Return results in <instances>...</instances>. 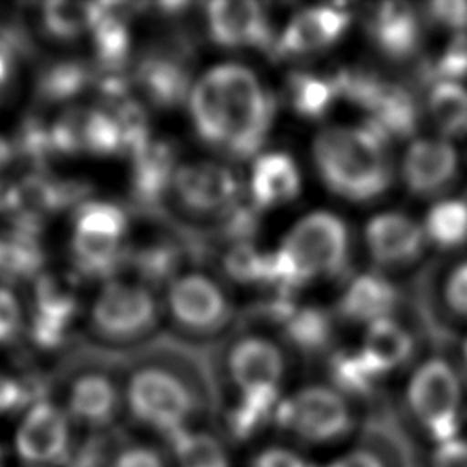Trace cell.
<instances>
[{"label":"cell","instance_id":"6da1fadb","mask_svg":"<svg viewBox=\"0 0 467 467\" xmlns=\"http://www.w3.org/2000/svg\"><path fill=\"white\" fill-rule=\"evenodd\" d=\"M385 139L370 122L321 130L314 139L312 153L328 190L358 202L379 197L390 182Z\"/></svg>","mask_w":467,"mask_h":467},{"label":"cell","instance_id":"7a4b0ae2","mask_svg":"<svg viewBox=\"0 0 467 467\" xmlns=\"http://www.w3.org/2000/svg\"><path fill=\"white\" fill-rule=\"evenodd\" d=\"M206 73L221 102L226 131L223 150L237 161L255 157L268 137L275 115L274 95L261 84L257 75L243 64L228 62Z\"/></svg>","mask_w":467,"mask_h":467},{"label":"cell","instance_id":"3957f363","mask_svg":"<svg viewBox=\"0 0 467 467\" xmlns=\"http://www.w3.org/2000/svg\"><path fill=\"white\" fill-rule=\"evenodd\" d=\"M130 418L164 441L193 427L197 396L173 368L159 363L139 367L122 390Z\"/></svg>","mask_w":467,"mask_h":467},{"label":"cell","instance_id":"277c9868","mask_svg":"<svg viewBox=\"0 0 467 467\" xmlns=\"http://www.w3.org/2000/svg\"><path fill=\"white\" fill-rule=\"evenodd\" d=\"M274 427L294 445H334L354 429V414L347 398L330 385H306L281 396Z\"/></svg>","mask_w":467,"mask_h":467},{"label":"cell","instance_id":"5b68a950","mask_svg":"<svg viewBox=\"0 0 467 467\" xmlns=\"http://www.w3.org/2000/svg\"><path fill=\"white\" fill-rule=\"evenodd\" d=\"M306 285L317 275H339L348 261V230L330 212L305 215L279 246Z\"/></svg>","mask_w":467,"mask_h":467},{"label":"cell","instance_id":"8992f818","mask_svg":"<svg viewBox=\"0 0 467 467\" xmlns=\"http://www.w3.org/2000/svg\"><path fill=\"white\" fill-rule=\"evenodd\" d=\"M407 405L436 443L458 436L462 389L454 368L440 358L423 361L409 379Z\"/></svg>","mask_w":467,"mask_h":467},{"label":"cell","instance_id":"52a82bcc","mask_svg":"<svg viewBox=\"0 0 467 467\" xmlns=\"http://www.w3.org/2000/svg\"><path fill=\"white\" fill-rule=\"evenodd\" d=\"M75 445V425L64 407L44 398L29 403L13 438L24 467H67Z\"/></svg>","mask_w":467,"mask_h":467},{"label":"cell","instance_id":"ba28073f","mask_svg":"<svg viewBox=\"0 0 467 467\" xmlns=\"http://www.w3.org/2000/svg\"><path fill=\"white\" fill-rule=\"evenodd\" d=\"M190 57L192 44L186 36L175 35L157 42L139 57L130 77L131 86L135 84L155 108H177L192 91Z\"/></svg>","mask_w":467,"mask_h":467},{"label":"cell","instance_id":"9c48e42d","mask_svg":"<svg viewBox=\"0 0 467 467\" xmlns=\"http://www.w3.org/2000/svg\"><path fill=\"white\" fill-rule=\"evenodd\" d=\"M159 306L151 292L135 283L108 281L91 308V328L97 336L126 343L153 330Z\"/></svg>","mask_w":467,"mask_h":467},{"label":"cell","instance_id":"30bf717a","mask_svg":"<svg viewBox=\"0 0 467 467\" xmlns=\"http://www.w3.org/2000/svg\"><path fill=\"white\" fill-rule=\"evenodd\" d=\"M168 308L188 334L212 336L232 319V303L221 285L202 274L179 275L170 283Z\"/></svg>","mask_w":467,"mask_h":467},{"label":"cell","instance_id":"8fae6325","mask_svg":"<svg viewBox=\"0 0 467 467\" xmlns=\"http://www.w3.org/2000/svg\"><path fill=\"white\" fill-rule=\"evenodd\" d=\"M171 188L181 206L195 215H226L241 202L243 186L235 171L219 162H192L175 168Z\"/></svg>","mask_w":467,"mask_h":467},{"label":"cell","instance_id":"7c38bea8","mask_svg":"<svg viewBox=\"0 0 467 467\" xmlns=\"http://www.w3.org/2000/svg\"><path fill=\"white\" fill-rule=\"evenodd\" d=\"M206 24L215 44L224 47H257L274 53L275 40L268 15L252 0L206 4Z\"/></svg>","mask_w":467,"mask_h":467},{"label":"cell","instance_id":"4fadbf2b","mask_svg":"<svg viewBox=\"0 0 467 467\" xmlns=\"http://www.w3.org/2000/svg\"><path fill=\"white\" fill-rule=\"evenodd\" d=\"M226 372L237 396L265 390L281 392L285 356L274 341L263 336H246L230 348Z\"/></svg>","mask_w":467,"mask_h":467},{"label":"cell","instance_id":"5bb4252c","mask_svg":"<svg viewBox=\"0 0 467 467\" xmlns=\"http://www.w3.org/2000/svg\"><path fill=\"white\" fill-rule=\"evenodd\" d=\"M62 407L75 429L100 432L115 421L124 403L117 383L109 376L93 370L73 379Z\"/></svg>","mask_w":467,"mask_h":467},{"label":"cell","instance_id":"9a60e30c","mask_svg":"<svg viewBox=\"0 0 467 467\" xmlns=\"http://www.w3.org/2000/svg\"><path fill=\"white\" fill-rule=\"evenodd\" d=\"M350 26V13L334 5L306 7L294 15L275 40L274 57H305L336 44Z\"/></svg>","mask_w":467,"mask_h":467},{"label":"cell","instance_id":"2e32d148","mask_svg":"<svg viewBox=\"0 0 467 467\" xmlns=\"http://www.w3.org/2000/svg\"><path fill=\"white\" fill-rule=\"evenodd\" d=\"M456 171V148L441 135L412 140L403 155V181L407 188L418 195H432L443 190L454 179Z\"/></svg>","mask_w":467,"mask_h":467},{"label":"cell","instance_id":"e0dca14e","mask_svg":"<svg viewBox=\"0 0 467 467\" xmlns=\"http://www.w3.org/2000/svg\"><path fill=\"white\" fill-rule=\"evenodd\" d=\"M365 241L370 257L383 266H403L412 263L423 250L425 234L410 215L401 212H381L365 226Z\"/></svg>","mask_w":467,"mask_h":467},{"label":"cell","instance_id":"ac0fdd59","mask_svg":"<svg viewBox=\"0 0 467 467\" xmlns=\"http://www.w3.org/2000/svg\"><path fill=\"white\" fill-rule=\"evenodd\" d=\"M131 159L133 204L148 213H157L171 188L175 148L166 140H150Z\"/></svg>","mask_w":467,"mask_h":467},{"label":"cell","instance_id":"d6986e66","mask_svg":"<svg viewBox=\"0 0 467 467\" xmlns=\"http://www.w3.org/2000/svg\"><path fill=\"white\" fill-rule=\"evenodd\" d=\"M133 5L93 2L91 36L99 71H124L130 55L128 9Z\"/></svg>","mask_w":467,"mask_h":467},{"label":"cell","instance_id":"ffe728a7","mask_svg":"<svg viewBox=\"0 0 467 467\" xmlns=\"http://www.w3.org/2000/svg\"><path fill=\"white\" fill-rule=\"evenodd\" d=\"M299 170L288 153L272 151L255 159L250 177V197L257 210L292 201L299 193Z\"/></svg>","mask_w":467,"mask_h":467},{"label":"cell","instance_id":"44dd1931","mask_svg":"<svg viewBox=\"0 0 467 467\" xmlns=\"http://www.w3.org/2000/svg\"><path fill=\"white\" fill-rule=\"evenodd\" d=\"M368 29L374 44L390 58H405L414 53L420 42L418 15L410 5L389 2L370 15Z\"/></svg>","mask_w":467,"mask_h":467},{"label":"cell","instance_id":"7402d4cb","mask_svg":"<svg viewBox=\"0 0 467 467\" xmlns=\"http://www.w3.org/2000/svg\"><path fill=\"white\" fill-rule=\"evenodd\" d=\"M396 305V288L378 274L354 277L339 299V314L354 323H374L389 317Z\"/></svg>","mask_w":467,"mask_h":467},{"label":"cell","instance_id":"603a6c76","mask_svg":"<svg viewBox=\"0 0 467 467\" xmlns=\"http://www.w3.org/2000/svg\"><path fill=\"white\" fill-rule=\"evenodd\" d=\"M359 352L379 378L409 359L412 354V337L401 325L385 317L367 325Z\"/></svg>","mask_w":467,"mask_h":467},{"label":"cell","instance_id":"cb8c5ba5","mask_svg":"<svg viewBox=\"0 0 467 467\" xmlns=\"http://www.w3.org/2000/svg\"><path fill=\"white\" fill-rule=\"evenodd\" d=\"M170 467H234L226 440L192 427L166 441Z\"/></svg>","mask_w":467,"mask_h":467},{"label":"cell","instance_id":"d4e9b609","mask_svg":"<svg viewBox=\"0 0 467 467\" xmlns=\"http://www.w3.org/2000/svg\"><path fill=\"white\" fill-rule=\"evenodd\" d=\"M279 400L281 392L277 390L237 396V400L232 403L224 416L226 438L237 443L252 441L254 438L261 436L270 425L274 427V416Z\"/></svg>","mask_w":467,"mask_h":467},{"label":"cell","instance_id":"484cf974","mask_svg":"<svg viewBox=\"0 0 467 467\" xmlns=\"http://www.w3.org/2000/svg\"><path fill=\"white\" fill-rule=\"evenodd\" d=\"M44 265L38 232L24 226L0 234V281L15 283L36 277Z\"/></svg>","mask_w":467,"mask_h":467},{"label":"cell","instance_id":"4316f807","mask_svg":"<svg viewBox=\"0 0 467 467\" xmlns=\"http://www.w3.org/2000/svg\"><path fill=\"white\" fill-rule=\"evenodd\" d=\"M95 82V71L78 58H58L36 75V97L42 102H69Z\"/></svg>","mask_w":467,"mask_h":467},{"label":"cell","instance_id":"83f0119b","mask_svg":"<svg viewBox=\"0 0 467 467\" xmlns=\"http://www.w3.org/2000/svg\"><path fill=\"white\" fill-rule=\"evenodd\" d=\"M71 257L80 275L89 279H108L126 266L128 250L115 239L73 234Z\"/></svg>","mask_w":467,"mask_h":467},{"label":"cell","instance_id":"f1b7e54d","mask_svg":"<svg viewBox=\"0 0 467 467\" xmlns=\"http://www.w3.org/2000/svg\"><path fill=\"white\" fill-rule=\"evenodd\" d=\"M285 97L299 117L319 119L330 109L337 91L330 77L292 71L285 82Z\"/></svg>","mask_w":467,"mask_h":467},{"label":"cell","instance_id":"f546056e","mask_svg":"<svg viewBox=\"0 0 467 467\" xmlns=\"http://www.w3.org/2000/svg\"><path fill=\"white\" fill-rule=\"evenodd\" d=\"M427 108L441 137L467 133V88L462 82L438 80L429 91Z\"/></svg>","mask_w":467,"mask_h":467},{"label":"cell","instance_id":"4dcf8cb0","mask_svg":"<svg viewBox=\"0 0 467 467\" xmlns=\"http://www.w3.org/2000/svg\"><path fill=\"white\" fill-rule=\"evenodd\" d=\"M78 310V301L69 279L44 274L35 285L33 317L69 328Z\"/></svg>","mask_w":467,"mask_h":467},{"label":"cell","instance_id":"1f68e13d","mask_svg":"<svg viewBox=\"0 0 467 467\" xmlns=\"http://www.w3.org/2000/svg\"><path fill=\"white\" fill-rule=\"evenodd\" d=\"M283 332L294 348L308 356L327 350L334 336L332 319L319 306H297L285 321Z\"/></svg>","mask_w":467,"mask_h":467},{"label":"cell","instance_id":"d6a6232c","mask_svg":"<svg viewBox=\"0 0 467 467\" xmlns=\"http://www.w3.org/2000/svg\"><path fill=\"white\" fill-rule=\"evenodd\" d=\"M182 244L171 241H157L140 246L139 250H128L126 266H131L137 275L148 285H161L173 281L179 266L182 265Z\"/></svg>","mask_w":467,"mask_h":467},{"label":"cell","instance_id":"836d02e7","mask_svg":"<svg viewBox=\"0 0 467 467\" xmlns=\"http://www.w3.org/2000/svg\"><path fill=\"white\" fill-rule=\"evenodd\" d=\"M425 241L440 248H458L467 243V202L462 199H443L431 206L421 224Z\"/></svg>","mask_w":467,"mask_h":467},{"label":"cell","instance_id":"e575fe53","mask_svg":"<svg viewBox=\"0 0 467 467\" xmlns=\"http://www.w3.org/2000/svg\"><path fill=\"white\" fill-rule=\"evenodd\" d=\"M44 31L55 40H75L91 29L93 2H47L42 5Z\"/></svg>","mask_w":467,"mask_h":467},{"label":"cell","instance_id":"d590c367","mask_svg":"<svg viewBox=\"0 0 467 467\" xmlns=\"http://www.w3.org/2000/svg\"><path fill=\"white\" fill-rule=\"evenodd\" d=\"M128 228L124 208L106 201H86L75 210V234L120 241Z\"/></svg>","mask_w":467,"mask_h":467},{"label":"cell","instance_id":"8d00e7d4","mask_svg":"<svg viewBox=\"0 0 467 467\" xmlns=\"http://www.w3.org/2000/svg\"><path fill=\"white\" fill-rule=\"evenodd\" d=\"M328 374L332 379V387L343 396L365 394L378 379L359 350L334 352L328 363Z\"/></svg>","mask_w":467,"mask_h":467},{"label":"cell","instance_id":"74e56055","mask_svg":"<svg viewBox=\"0 0 467 467\" xmlns=\"http://www.w3.org/2000/svg\"><path fill=\"white\" fill-rule=\"evenodd\" d=\"M84 151L95 155L124 153L122 135L115 119L102 108H88L84 122Z\"/></svg>","mask_w":467,"mask_h":467},{"label":"cell","instance_id":"f35d334b","mask_svg":"<svg viewBox=\"0 0 467 467\" xmlns=\"http://www.w3.org/2000/svg\"><path fill=\"white\" fill-rule=\"evenodd\" d=\"M88 108H69L53 124H49L55 153L75 155L84 151V122Z\"/></svg>","mask_w":467,"mask_h":467},{"label":"cell","instance_id":"ab89813d","mask_svg":"<svg viewBox=\"0 0 467 467\" xmlns=\"http://www.w3.org/2000/svg\"><path fill=\"white\" fill-rule=\"evenodd\" d=\"M16 148L22 153V157L38 171L46 166V162L49 161L51 155H55L53 151V144H51V133H49V126H46L40 119L36 117H29L24 120L20 133H18V140H16Z\"/></svg>","mask_w":467,"mask_h":467},{"label":"cell","instance_id":"60d3db41","mask_svg":"<svg viewBox=\"0 0 467 467\" xmlns=\"http://www.w3.org/2000/svg\"><path fill=\"white\" fill-rule=\"evenodd\" d=\"M224 272L237 283H263L265 254L257 252L252 243L232 244L223 261Z\"/></svg>","mask_w":467,"mask_h":467},{"label":"cell","instance_id":"b9f144b4","mask_svg":"<svg viewBox=\"0 0 467 467\" xmlns=\"http://www.w3.org/2000/svg\"><path fill=\"white\" fill-rule=\"evenodd\" d=\"M248 467H317V462L294 443L274 441L252 452Z\"/></svg>","mask_w":467,"mask_h":467},{"label":"cell","instance_id":"7bdbcfd3","mask_svg":"<svg viewBox=\"0 0 467 467\" xmlns=\"http://www.w3.org/2000/svg\"><path fill=\"white\" fill-rule=\"evenodd\" d=\"M257 208L250 202H239L235 204L226 215H223L221 219V226L217 230V234L230 241L232 244H243V243H250L252 237L257 234V226H259V215H257Z\"/></svg>","mask_w":467,"mask_h":467},{"label":"cell","instance_id":"ee69618b","mask_svg":"<svg viewBox=\"0 0 467 467\" xmlns=\"http://www.w3.org/2000/svg\"><path fill=\"white\" fill-rule=\"evenodd\" d=\"M440 80L460 82L467 75V33H454L438 60Z\"/></svg>","mask_w":467,"mask_h":467},{"label":"cell","instance_id":"f6af8a7d","mask_svg":"<svg viewBox=\"0 0 467 467\" xmlns=\"http://www.w3.org/2000/svg\"><path fill=\"white\" fill-rule=\"evenodd\" d=\"M109 467H170L166 454L148 445H126L109 458Z\"/></svg>","mask_w":467,"mask_h":467},{"label":"cell","instance_id":"bcb514c9","mask_svg":"<svg viewBox=\"0 0 467 467\" xmlns=\"http://www.w3.org/2000/svg\"><path fill=\"white\" fill-rule=\"evenodd\" d=\"M431 16L454 33H467V0H443L429 5Z\"/></svg>","mask_w":467,"mask_h":467},{"label":"cell","instance_id":"7dc6e473","mask_svg":"<svg viewBox=\"0 0 467 467\" xmlns=\"http://www.w3.org/2000/svg\"><path fill=\"white\" fill-rule=\"evenodd\" d=\"M317 467H387L383 458L367 447H352L317 463Z\"/></svg>","mask_w":467,"mask_h":467},{"label":"cell","instance_id":"c3c4849f","mask_svg":"<svg viewBox=\"0 0 467 467\" xmlns=\"http://www.w3.org/2000/svg\"><path fill=\"white\" fill-rule=\"evenodd\" d=\"M431 467H467V440L454 436L438 441L431 456Z\"/></svg>","mask_w":467,"mask_h":467},{"label":"cell","instance_id":"681fc988","mask_svg":"<svg viewBox=\"0 0 467 467\" xmlns=\"http://www.w3.org/2000/svg\"><path fill=\"white\" fill-rule=\"evenodd\" d=\"M445 301L458 316H467V261L458 265L447 277Z\"/></svg>","mask_w":467,"mask_h":467},{"label":"cell","instance_id":"f907efd6","mask_svg":"<svg viewBox=\"0 0 467 467\" xmlns=\"http://www.w3.org/2000/svg\"><path fill=\"white\" fill-rule=\"evenodd\" d=\"M22 323V312L16 297L7 290L0 288V343L11 339Z\"/></svg>","mask_w":467,"mask_h":467},{"label":"cell","instance_id":"816d5d0a","mask_svg":"<svg viewBox=\"0 0 467 467\" xmlns=\"http://www.w3.org/2000/svg\"><path fill=\"white\" fill-rule=\"evenodd\" d=\"M29 400V390L18 379L0 374V414L22 409Z\"/></svg>","mask_w":467,"mask_h":467},{"label":"cell","instance_id":"f5cc1de1","mask_svg":"<svg viewBox=\"0 0 467 467\" xmlns=\"http://www.w3.org/2000/svg\"><path fill=\"white\" fill-rule=\"evenodd\" d=\"M11 62H13V51L0 42V91L7 86L11 77Z\"/></svg>","mask_w":467,"mask_h":467},{"label":"cell","instance_id":"db71d44e","mask_svg":"<svg viewBox=\"0 0 467 467\" xmlns=\"http://www.w3.org/2000/svg\"><path fill=\"white\" fill-rule=\"evenodd\" d=\"M11 155H13L11 146L7 144V140H5V139H2V137H0V171L7 166V162L11 161Z\"/></svg>","mask_w":467,"mask_h":467},{"label":"cell","instance_id":"11a10c76","mask_svg":"<svg viewBox=\"0 0 467 467\" xmlns=\"http://www.w3.org/2000/svg\"><path fill=\"white\" fill-rule=\"evenodd\" d=\"M463 361H465V367H467V337L463 341Z\"/></svg>","mask_w":467,"mask_h":467},{"label":"cell","instance_id":"9f6ffc18","mask_svg":"<svg viewBox=\"0 0 467 467\" xmlns=\"http://www.w3.org/2000/svg\"><path fill=\"white\" fill-rule=\"evenodd\" d=\"M2 458H4V451H2V447H0V465H2Z\"/></svg>","mask_w":467,"mask_h":467}]
</instances>
